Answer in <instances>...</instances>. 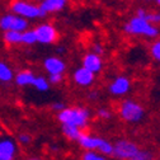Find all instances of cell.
Listing matches in <instances>:
<instances>
[{"label": "cell", "instance_id": "6da1fadb", "mask_svg": "<svg viewBox=\"0 0 160 160\" xmlns=\"http://www.w3.org/2000/svg\"><path fill=\"white\" fill-rule=\"evenodd\" d=\"M90 118V111L84 107H65L57 112V121L61 125H72L85 128Z\"/></svg>", "mask_w": 160, "mask_h": 160}, {"label": "cell", "instance_id": "7a4b0ae2", "mask_svg": "<svg viewBox=\"0 0 160 160\" xmlns=\"http://www.w3.org/2000/svg\"><path fill=\"white\" fill-rule=\"evenodd\" d=\"M123 31L128 34H133V36H144L148 38H155L159 36V29L150 23L149 21H146L145 18L141 17H133L128 23L125 24Z\"/></svg>", "mask_w": 160, "mask_h": 160}, {"label": "cell", "instance_id": "3957f363", "mask_svg": "<svg viewBox=\"0 0 160 160\" xmlns=\"http://www.w3.org/2000/svg\"><path fill=\"white\" fill-rule=\"evenodd\" d=\"M10 10L12 13L18 14L26 19H38L47 15L39 8V5L26 2V0H13L10 4Z\"/></svg>", "mask_w": 160, "mask_h": 160}, {"label": "cell", "instance_id": "277c9868", "mask_svg": "<svg viewBox=\"0 0 160 160\" xmlns=\"http://www.w3.org/2000/svg\"><path fill=\"white\" fill-rule=\"evenodd\" d=\"M145 111L142 108L141 104H138L135 101H125L122 102V104L119 106V116L123 121L128 122V123H137L144 118Z\"/></svg>", "mask_w": 160, "mask_h": 160}, {"label": "cell", "instance_id": "5b68a950", "mask_svg": "<svg viewBox=\"0 0 160 160\" xmlns=\"http://www.w3.org/2000/svg\"><path fill=\"white\" fill-rule=\"evenodd\" d=\"M27 28H29L28 19L14 14V13H7L0 17V29L2 31H18L23 32Z\"/></svg>", "mask_w": 160, "mask_h": 160}, {"label": "cell", "instance_id": "8992f818", "mask_svg": "<svg viewBox=\"0 0 160 160\" xmlns=\"http://www.w3.org/2000/svg\"><path fill=\"white\" fill-rule=\"evenodd\" d=\"M19 152L17 141L8 133H0V160H13Z\"/></svg>", "mask_w": 160, "mask_h": 160}, {"label": "cell", "instance_id": "52a82bcc", "mask_svg": "<svg viewBox=\"0 0 160 160\" xmlns=\"http://www.w3.org/2000/svg\"><path fill=\"white\" fill-rule=\"evenodd\" d=\"M37 42L42 45H52L58 39V32L55 26L50 23H42L34 28Z\"/></svg>", "mask_w": 160, "mask_h": 160}, {"label": "cell", "instance_id": "ba28073f", "mask_svg": "<svg viewBox=\"0 0 160 160\" xmlns=\"http://www.w3.org/2000/svg\"><path fill=\"white\" fill-rule=\"evenodd\" d=\"M138 146L128 140H118L113 145V154L118 159H135L138 152Z\"/></svg>", "mask_w": 160, "mask_h": 160}, {"label": "cell", "instance_id": "9c48e42d", "mask_svg": "<svg viewBox=\"0 0 160 160\" xmlns=\"http://www.w3.org/2000/svg\"><path fill=\"white\" fill-rule=\"evenodd\" d=\"M130 90H131V82H130V79L126 78V76H117L108 85V92L112 95H116V97L125 95Z\"/></svg>", "mask_w": 160, "mask_h": 160}, {"label": "cell", "instance_id": "30bf717a", "mask_svg": "<svg viewBox=\"0 0 160 160\" xmlns=\"http://www.w3.org/2000/svg\"><path fill=\"white\" fill-rule=\"evenodd\" d=\"M94 78H95V74L89 71L88 69H85L84 66L82 68H78L75 71H74V75H72V79H74V83L79 87H83V88H87V87H90L93 83H94Z\"/></svg>", "mask_w": 160, "mask_h": 160}, {"label": "cell", "instance_id": "8fae6325", "mask_svg": "<svg viewBox=\"0 0 160 160\" xmlns=\"http://www.w3.org/2000/svg\"><path fill=\"white\" fill-rule=\"evenodd\" d=\"M83 66L89 71L98 74L103 69V60L101 55H98L95 52H89L83 57Z\"/></svg>", "mask_w": 160, "mask_h": 160}, {"label": "cell", "instance_id": "7c38bea8", "mask_svg": "<svg viewBox=\"0 0 160 160\" xmlns=\"http://www.w3.org/2000/svg\"><path fill=\"white\" fill-rule=\"evenodd\" d=\"M43 68L48 74H64L66 70V64L62 58L57 56H48L43 61Z\"/></svg>", "mask_w": 160, "mask_h": 160}, {"label": "cell", "instance_id": "4fadbf2b", "mask_svg": "<svg viewBox=\"0 0 160 160\" xmlns=\"http://www.w3.org/2000/svg\"><path fill=\"white\" fill-rule=\"evenodd\" d=\"M103 141H104V138L102 137L92 136L84 132H82L80 137L78 138V144L80 145V148H83L84 150H95V151H98L99 146L102 145Z\"/></svg>", "mask_w": 160, "mask_h": 160}, {"label": "cell", "instance_id": "5bb4252c", "mask_svg": "<svg viewBox=\"0 0 160 160\" xmlns=\"http://www.w3.org/2000/svg\"><path fill=\"white\" fill-rule=\"evenodd\" d=\"M69 0H41L39 2V8H41L46 14L58 13L65 9Z\"/></svg>", "mask_w": 160, "mask_h": 160}, {"label": "cell", "instance_id": "9a60e30c", "mask_svg": "<svg viewBox=\"0 0 160 160\" xmlns=\"http://www.w3.org/2000/svg\"><path fill=\"white\" fill-rule=\"evenodd\" d=\"M34 74L31 71V70H22L19 71L17 75H14V83L18 85V87H28V85H32L33 80H34Z\"/></svg>", "mask_w": 160, "mask_h": 160}, {"label": "cell", "instance_id": "2e32d148", "mask_svg": "<svg viewBox=\"0 0 160 160\" xmlns=\"http://www.w3.org/2000/svg\"><path fill=\"white\" fill-rule=\"evenodd\" d=\"M14 79V71L13 69L4 61L0 60V83L9 84Z\"/></svg>", "mask_w": 160, "mask_h": 160}, {"label": "cell", "instance_id": "e0dca14e", "mask_svg": "<svg viewBox=\"0 0 160 160\" xmlns=\"http://www.w3.org/2000/svg\"><path fill=\"white\" fill-rule=\"evenodd\" d=\"M22 39V32L18 31H3V41L5 45L14 46L19 45Z\"/></svg>", "mask_w": 160, "mask_h": 160}, {"label": "cell", "instance_id": "ac0fdd59", "mask_svg": "<svg viewBox=\"0 0 160 160\" xmlns=\"http://www.w3.org/2000/svg\"><path fill=\"white\" fill-rule=\"evenodd\" d=\"M62 133L68 140L78 141V138L82 135V128L72 126V125H62Z\"/></svg>", "mask_w": 160, "mask_h": 160}, {"label": "cell", "instance_id": "d6986e66", "mask_svg": "<svg viewBox=\"0 0 160 160\" xmlns=\"http://www.w3.org/2000/svg\"><path fill=\"white\" fill-rule=\"evenodd\" d=\"M50 82H48V79H46L45 76H34V80H33V83H32V87L38 90V92H41V93H46L50 90Z\"/></svg>", "mask_w": 160, "mask_h": 160}, {"label": "cell", "instance_id": "ffe728a7", "mask_svg": "<svg viewBox=\"0 0 160 160\" xmlns=\"http://www.w3.org/2000/svg\"><path fill=\"white\" fill-rule=\"evenodd\" d=\"M21 43H23V45H26V46H32V45L37 43V37H36V32H34V29H29V28H27L26 31L22 32Z\"/></svg>", "mask_w": 160, "mask_h": 160}, {"label": "cell", "instance_id": "44dd1931", "mask_svg": "<svg viewBox=\"0 0 160 160\" xmlns=\"http://www.w3.org/2000/svg\"><path fill=\"white\" fill-rule=\"evenodd\" d=\"M98 152H101V154L104 155L106 158H107V156H111V155L113 154V145H112L109 141H107V140H104V141L102 142V145L99 146Z\"/></svg>", "mask_w": 160, "mask_h": 160}, {"label": "cell", "instance_id": "7402d4cb", "mask_svg": "<svg viewBox=\"0 0 160 160\" xmlns=\"http://www.w3.org/2000/svg\"><path fill=\"white\" fill-rule=\"evenodd\" d=\"M83 159L84 160H103V159H106V156L95 150H85Z\"/></svg>", "mask_w": 160, "mask_h": 160}, {"label": "cell", "instance_id": "603a6c76", "mask_svg": "<svg viewBox=\"0 0 160 160\" xmlns=\"http://www.w3.org/2000/svg\"><path fill=\"white\" fill-rule=\"evenodd\" d=\"M150 53H151V56L156 60V61L160 62V41L154 42V43L151 45V47H150Z\"/></svg>", "mask_w": 160, "mask_h": 160}, {"label": "cell", "instance_id": "cb8c5ba5", "mask_svg": "<svg viewBox=\"0 0 160 160\" xmlns=\"http://www.w3.org/2000/svg\"><path fill=\"white\" fill-rule=\"evenodd\" d=\"M145 19L149 21L152 24H158L160 23V12H154V13H146Z\"/></svg>", "mask_w": 160, "mask_h": 160}, {"label": "cell", "instance_id": "d4e9b609", "mask_svg": "<svg viewBox=\"0 0 160 160\" xmlns=\"http://www.w3.org/2000/svg\"><path fill=\"white\" fill-rule=\"evenodd\" d=\"M64 80V74H48V82L50 84L57 85L60 83H62Z\"/></svg>", "mask_w": 160, "mask_h": 160}, {"label": "cell", "instance_id": "484cf974", "mask_svg": "<svg viewBox=\"0 0 160 160\" xmlns=\"http://www.w3.org/2000/svg\"><path fill=\"white\" fill-rule=\"evenodd\" d=\"M32 142V137H31V135H28V133H21L18 136V144H21V145H23V146H27V145H29Z\"/></svg>", "mask_w": 160, "mask_h": 160}, {"label": "cell", "instance_id": "4316f807", "mask_svg": "<svg viewBox=\"0 0 160 160\" xmlns=\"http://www.w3.org/2000/svg\"><path fill=\"white\" fill-rule=\"evenodd\" d=\"M149 159H152V155L150 151L148 150H138L137 155L135 156L133 160H149Z\"/></svg>", "mask_w": 160, "mask_h": 160}, {"label": "cell", "instance_id": "83f0119b", "mask_svg": "<svg viewBox=\"0 0 160 160\" xmlns=\"http://www.w3.org/2000/svg\"><path fill=\"white\" fill-rule=\"evenodd\" d=\"M97 114H98L99 118H102V119H109L112 117V113L107 108H99L97 111Z\"/></svg>", "mask_w": 160, "mask_h": 160}, {"label": "cell", "instance_id": "f1b7e54d", "mask_svg": "<svg viewBox=\"0 0 160 160\" xmlns=\"http://www.w3.org/2000/svg\"><path fill=\"white\" fill-rule=\"evenodd\" d=\"M51 108H52L55 112H58V111H61L62 108H65V104L61 103V102H55V103L51 106Z\"/></svg>", "mask_w": 160, "mask_h": 160}, {"label": "cell", "instance_id": "f546056e", "mask_svg": "<svg viewBox=\"0 0 160 160\" xmlns=\"http://www.w3.org/2000/svg\"><path fill=\"white\" fill-rule=\"evenodd\" d=\"M93 52H95V53H98V55H102L103 53V46L102 45H99V43H95V45H93Z\"/></svg>", "mask_w": 160, "mask_h": 160}, {"label": "cell", "instance_id": "4dcf8cb0", "mask_svg": "<svg viewBox=\"0 0 160 160\" xmlns=\"http://www.w3.org/2000/svg\"><path fill=\"white\" fill-rule=\"evenodd\" d=\"M136 15H137V17H141V18H145V15H146V10L142 9V8H140V9H137Z\"/></svg>", "mask_w": 160, "mask_h": 160}, {"label": "cell", "instance_id": "1f68e13d", "mask_svg": "<svg viewBox=\"0 0 160 160\" xmlns=\"http://www.w3.org/2000/svg\"><path fill=\"white\" fill-rule=\"evenodd\" d=\"M89 98H92V99H95V98H97V94H95V93H92V94H89Z\"/></svg>", "mask_w": 160, "mask_h": 160}, {"label": "cell", "instance_id": "d6a6232c", "mask_svg": "<svg viewBox=\"0 0 160 160\" xmlns=\"http://www.w3.org/2000/svg\"><path fill=\"white\" fill-rule=\"evenodd\" d=\"M155 2H156V4H158V5L160 7V0H155Z\"/></svg>", "mask_w": 160, "mask_h": 160}, {"label": "cell", "instance_id": "836d02e7", "mask_svg": "<svg viewBox=\"0 0 160 160\" xmlns=\"http://www.w3.org/2000/svg\"><path fill=\"white\" fill-rule=\"evenodd\" d=\"M36 2H41V0H36Z\"/></svg>", "mask_w": 160, "mask_h": 160}, {"label": "cell", "instance_id": "e575fe53", "mask_svg": "<svg viewBox=\"0 0 160 160\" xmlns=\"http://www.w3.org/2000/svg\"><path fill=\"white\" fill-rule=\"evenodd\" d=\"M146 2H149V0H146Z\"/></svg>", "mask_w": 160, "mask_h": 160}]
</instances>
